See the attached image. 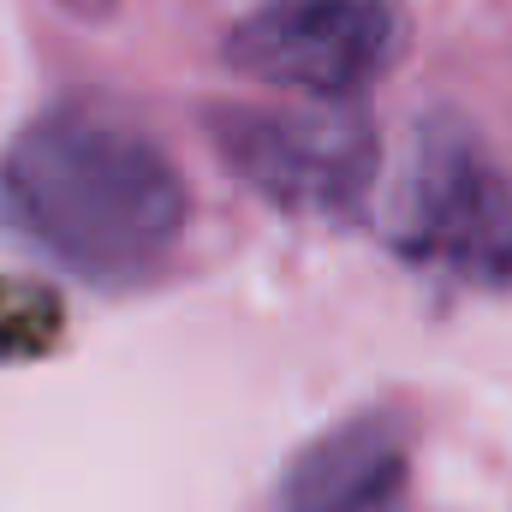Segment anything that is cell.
I'll return each mask as SVG.
<instances>
[{"mask_svg": "<svg viewBox=\"0 0 512 512\" xmlns=\"http://www.w3.org/2000/svg\"><path fill=\"white\" fill-rule=\"evenodd\" d=\"M12 227L96 286H137L185 233L191 197L179 167L126 120L66 102L18 131L0 161Z\"/></svg>", "mask_w": 512, "mask_h": 512, "instance_id": "cell-1", "label": "cell"}, {"mask_svg": "<svg viewBox=\"0 0 512 512\" xmlns=\"http://www.w3.org/2000/svg\"><path fill=\"white\" fill-rule=\"evenodd\" d=\"M405 18L393 0H262L233 36L227 60L268 90L310 102H352L399 60Z\"/></svg>", "mask_w": 512, "mask_h": 512, "instance_id": "cell-2", "label": "cell"}, {"mask_svg": "<svg viewBox=\"0 0 512 512\" xmlns=\"http://www.w3.org/2000/svg\"><path fill=\"white\" fill-rule=\"evenodd\" d=\"M399 245L423 268H447L465 280H512V185L465 137H429L417 149Z\"/></svg>", "mask_w": 512, "mask_h": 512, "instance_id": "cell-3", "label": "cell"}, {"mask_svg": "<svg viewBox=\"0 0 512 512\" xmlns=\"http://www.w3.org/2000/svg\"><path fill=\"white\" fill-rule=\"evenodd\" d=\"M221 155L268 203L304 215H340L364 197L376 173V137L346 114H221Z\"/></svg>", "mask_w": 512, "mask_h": 512, "instance_id": "cell-4", "label": "cell"}, {"mask_svg": "<svg viewBox=\"0 0 512 512\" xmlns=\"http://www.w3.org/2000/svg\"><path fill=\"white\" fill-rule=\"evenodd\" d=\"M286 512H405V435L387 417H352L310 441L286 471Z\"/></svg>", "mask_w": 512, "mask_h": 512, "instance_id": "cell-5", "label": "cell"}, {"mask_svg": "<svg viewBox=\"0 0 512 512\" xmlns=\"http://www.w3.org/2000/svg\"><path fill=\"white\" fill-rule=\"evenodd\" d=\"M66 12H78V18H108L114 12V0H60Z\"/></svg>", "mask_w": 512, "mask_h": 512, "instance_id": "cell-6", "label": "cell"}]
</instances>
